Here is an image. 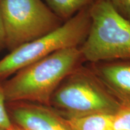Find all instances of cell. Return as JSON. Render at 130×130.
Wrapping results in <instances>:
<instances>
[{
    "mask_svg": "<svg viewBox=\"0 0 130 130\" xmlns=\"http://www.w3.org/2000/svg\"><path fill=\"white\" fill-rule=\"evenodd\" d=\"M85 62L79 46L48 55L19 70L2 84L6 102L26 101L50 107L52 95L60 84Z\"/></svg>",
    "mask_w": 130,
    "mask_h": 130,
    "instance_id": "obj_1",
    "label": "cell"
},
{
    "mask_svg": "<svg viewBox=\"0 0 130 130\" xmlns=\"http://www.w3.org/2000/svg\"><path fill=\"white\" fill-rule=\"evenodd\" d=\"M122 102L87 64L69 74L52 95L50 107L66 119L96 113L114 115Z\"/></svg>",
    "mask_w": 130,
    "mask_h": 130,
    "instance_id": "obj_2",
    "label": "cell"
},
{
    "mask_svg": "<svg viewBox=\"0 0 130 130\" xmlns=\"http://www.w3.org/2000/svg\"><path fill=\"white\" fill-rule=\"evenodd\" d=\"M90 26L79 46L86 62L130 59V22L107 0H95L89 7Z\"/></svg>",
    "mask_w": 130,
    "mask_h": 130,
    "instance_id": "obj_3",
    "label": "cell"
},
{
    "mask_svg": "<svg viewBox=\"0 0 130 130\" xmlns=\"http://www.w3.org/2000/svg\"><path fill=\"white\" fill-rule=\"evenodd\" d=\"M90 6L53 31L21 45L0 60V80L58 50L80 46L90 28Z\"/></svg>",
    "mask_w": 130,
    "mask_h": 130,
    "instance_id": "obj_4",
    "label": "cell"
},
{
    "mask_svg": "<svg viewBox=\"0 0 130 130\" xmlns=\"http://www.w3.org/2000/svg\"><path fill=\"white\" fill-rule=\"evenodd\" d=\"M0 8L10 51L63 24L42 0H1Z\"/></svg>",
    "mask_w": 130,
    "mask_h": 130,
    "instance_id": "obj_5",
    "label": "cell"
},
{
    "mask_svg": "<svg viewBox=\"0 0 130 130\" xmlns=\"http://www.w3.org/2000/svg\"><path fill=\"white\" fill-rule=\"evenodd\" d=\"M6 106L12 122L27 130H74L49 106L26 101L7 102Z\"/></svg>",
    "mask_w": 130,
    "mask_h": 130,
    "instance_id": "obj_6",
    "label": "cell"
},
{
    "mask_svg": "<svg viewBox=\"0 0 130 130\" xmlns=\"http://www.w3.org/2000/svg\"><path fill=\"white\" fill-rule=\"evenodd\" d=\"M87 65L120 102H130V59L101 61Z\"/></svg>",
    "mask_w": 130,
    "mask_h": 130,
    "instance_id": "obj_7",
    "label": "cell"
},
{
    "mask_svg": "<svg viewBox=\"0 0 130 130\" xmlns=\"http://www.w3.org/2000/svg\"><path fill=\"white\" fill-rule=\"evenodd\" d=\"M113 115L96 113L66 121L74 130H112Z\"/></svg>",
    "mask_w": 130,
    "mask_h": 130,
    "instance_id": "obj_8",
    "label": "cell"
},
{
    "mask_svg": "<svg viewBox=\"0 0 130 130\" xmlns=\"http://www.w3.org/2000/svg\"><path fill=\"white\" fill-rule=\"evenodd\" d=\"M50 9L63 22H66L95 0H44Z\"/></svg>",
    "mask_w": 130,
    "mask_h": 130,
    "instance_id": "obj_9",
    "label": "cell"
},
{
    "mask_svg": "<svg viewBox=\"0 0 130 130\" xmlns=\"http://www.w3.org/2000/svg\"><path fill=\"white\" fill-rule=\"evenodd\" d=\"M112 130H130V102L122 103L114 114Z\"/></svg>",
    "mask_w": 130,
    "mask_h": 130,
    "instance_id": "obj_10",
    "label": "cell"
},
{
    "mask_svg": "<svg viewBox=\"0 0 130 130\" xmlns=\"http://www.w3.org/2000/svg\"><path fill=\"white\" fill-rule=\"evenodd\" d=\"M2 84H0V130H10L13 125L6 106Z\"/></svg>",
    "mask_w": 130,
    "mask_h": 130,
    "instance_id": "obj_11",
    "label": "cell"
},
{
    "mask_svg": "<svg viewBox=\"0 0 130 130\" xmlns=\"http://www.w3.org/2000/svg\"><path fill=\"white\" fill-rule=\"evenodd\" d=\"M119 14L130 22V0H107Z\"/></svg>",
    "mask_w": 130,
    "mask_h": 130,
    "instance_id": "obj_12",
    "label": "cell"
},
{
    "mask_svg": "<svg viewBox=\"0 0 130 130\" xmlns=\"http://www.w3.org/2000/svg\"><path fill=\"white\" fill-rule=\"evenodd\" d=\"M6 47V32L0 8V50Z\"/></svg>",
    "mask_w": 130,
    "mask_h": 130,
    "instance_id": "obj_13",
    "label": "cell"
},
{
    "mask_svg": "<svg viewBox=\"0 0 130 130\" xmlns=\"http://www.w3.org/2000/svg\"><path fill=\"white\" fill-rule=\"evenodd\" d=\"M10 130H27V129H24V128L18 125L15 124V123H13V125L12 126V128H11V129Z\"/></svg>",
    "mask_w": 130,
    "mask_h": 130,
    "instance_id": "obj_14",
    "label": "cell"
},
{
    "mask_svg": "<svg viewBox=\"0 0 130 130\" xmlns=\"http://www.w3.org/2000/svg\"><path fill=\"white\" fill-rule=\"evenodd\" d=\"M0 1H1V0H0Z\"/></svg>",
    "mask_w": 130,
    "mask_h": 130,
    "instance_id": "obj_15",
    "label": "cell"
}]
</instances>
